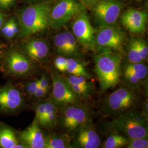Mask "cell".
<instances>
[{
  "label": "cell",
  "instance_id": "obj_12",
  "mask_svg": "<svg viewBox=\"0 0 148 148\" xmlns=\"http://www.w3.org/2000/svg\"><path fill=\"white\" fill-rule=\"evenodd\" d=\"M54 45L60 56L76 59L81 56L79 43L71 32L65 31L57 34L54 38Z\"/></svg>",
  "mask_w": 148,
  "mask_h": 148
},
{
  "label": "cell",
  "instance_id": "obj_21",
  "mask_svg": "<svg viewBox=\"0 0 148 148\" xmlns=\"http://www.w3.org/2000/svg\"><path fill=\"white\" fill-rule=\"evenodd\" d=\"M65 73L74 76H84L90 79L92 78L85 64L80 62L79 59L67 58Z\"/></svg>",
  "mask_w": 148,
  "mask_h": 148
},
{
  "label": "cell",
  "instance_id": "obj_38",
  "mask_svg": "<svg viewBox=\"0 0 148 148\" xmlns=\"http://www.w3.org/2000/svg\"><path fill=\"white\" fill-rule=\"evenodd\" d=\"M30 1H38V0H30Z\"/></svg>",
  "mask_w": 148,
  "mask_h": 148
},
{
  "label": "cell",
  "instance_id": "obj_23",
  "mask_svg": "<svg viewBox=\"0 0 148 148\" xmlns=\"http://www.w3.org/2000/svg\"><path fill=\"white\" fill-rule=\"evenodd\" d=\"M128 143V139L122 134L113 132L106 138L101 145L103 148H120L126 147Z\"/></svg>",
  "mask_w": 148,
  "mask_h": 148
},
{
  "label": "cell",
  "instance_id": "obj_37",
  "mask_svg": "<svg viewBox=\"0 0 148 148\" xmlns=\"http://www.w3.org/2000/svg\"><path fill=\"white\" fill-rule=\"evenodd\" d=\"M3 22H4V16L3 14H2L0 12V29L3 25Z\"/></svg>",
  "mask_w": 148,
  "mask_h": 148
},
{
  "label": "cell",
  "instance_id": "obj_33",
  "mask_svg": "<svg viewBox=\"0 0 148 148\" xmlns=\"http://www.w3.org/2000/svg\"><path fill=\"white\" fill-rule=\"evenodd\" d=\"M48 92V90L38 86L33 97H34L36 98H42L47 95Z\"/></svg>",
  "mask_w": 148,
  "mask_h": 148
},
{
  "label": "cell",
  "instance_id": "obj_10",
  "mask_svg": "<svg viewBox=\"0 0 148 148\" xmlns=\"http://www.w3.org/2000/svg\"><path fill=\"white\" fill-rule=\"evenodd\" d=\"M51 76L52 85V99L59 109L70 104L81 103V100L75 95L63 76L54 73H52Z\"/></svg>",
  "mask_w": 148,
  "mask_h": 148
},
{
  "label": "cell",
  "instance_id": "obj_4",
  "mask_svg": "<svg viewBox=\"0 0 148 148\" xmlns=\"http://www.w3.org/2000/svg\"><path fill=\"white\" fill-rule=\"evenodd\" d=\"M51 7L43 2L27 7L19 15V36L24 38L41 32L49 26Z\"/></svg>",
  "mask_w": 148,
  "mask_h": 148
},
{
  "label": "cell",
  "instance_id": "obj_26",
  "mask_svg": "<svg viewBox=\"0 0 148 148\" xmlns=\"http://www.w3.org/2000/svg\"><path fill=\"white\" fill-rule=\"evenodd\" d=\"M125 148H148V138H137L128 139V143Z\"/></svg>",
  "mask_w": 148,
  "mask_h": 148
},
{
  "label": "cell",
  "instance_id": "obj_35",
  "mask_svg": "<svg viewBox=\"0 0 148 148\" xmlns=\"http://www.w3.org/2000/svg\"><path fill=\"white\" fill-rule=\"evenodd\" d=\"M11 23H12V19L9 21H7L5 24L1 27V33L5 37L7 36V34L10 32L11 27Z\"/></svg>",
  "mask_w": 148,
  "mask_h": 148
},
{
  "label": "cell",
  "instance_id": "obj_31",
  "mask_svg": "<svg viewBox=\"0 0 148 148\" xmlns=\"http://www.w3.org/2000/svg\"><path fill=\"white\" fill-rule=\"evenodd\" d=\"M19 27L16 23V21L14 19H12V23H11V27L10 32L7 34L6 38H11L12 37L15 36L19 32Z\"/></svg>",
  "mask_w": 148,
  "mask_h": 148
},
{
  "label": "cell",
  "instance_id": "obj_3",
  "mask_svg": "<svg viewBox=\"0 0 148 148\" xmlns=\"http://www.w3.org/2000/svg\"><path fill=\"white\" fill-rule=\"evenodd\" d=\"M148 116L134 109L114 118L109 127L113 132L132 139L148 137Z\"/></svg>",
  "mask_w": 148,
  "mask_h": 148
},
{
  "label": "cell",
  "instance_id": "obj_5",
  "mask_svg": "<svg viewBox=\"0 0 148 148\" xmlns=\"http://www.w3.org/2000/svg\"><path fill=\"white\" fill-rule=\"evenodd\" d=\"M59 111L57 126L62 132L71 137L79 128L91 121L89 109L81 103L64 106Z\"/></svg>",
  "mask_w": 148,
  "mask_h": 148
},
{
  "label": "cell",
  "instance_id": "obj_29",
  "mask_svg": "<svg viewBox=\"0 0 148 148\" xmlns=\"http://www.w3.org/2000/svg\"><path fill=\"white\" fill-rule=\"evenodd\" d=\"M67 58L62 56H58L54 60V65L56 69L61 73H65Z\"/></svg>",
  "mask_w": 148,
  "mask_h": 148
},
{
  "label": "cell",
  "instance_id": "obj_9",
  "mask_svg": "<svg viewBox=\"0 0 148 148\" xmlns=\"http://www.w3.org/2000/svg\"><path fill=\"white\" fill-rule=\"evenodd\" d=\"M72 30L79 44L88 50L94 51L95 30L91 25L88 16L84 11L76 16Z\"/></svg>",
  "mask_w": 148,
  "mask_h": 148
},
{
  "label": "cell",
  "instance_id": "obj_27",
  "mask_svg": "<svg viewBox=\"0 0 148 148\" xmlns=\"http://www.w3.org/2000/svg\"><path fill=\"white\" fill-rule=\"evenodd\" d=\"M140 56L144 62L148 58V46L147 42L142 38H135Z\"/></svg>",
  "mask_w": 148,
  "mask_h": 148
},
{
  "label": "cell",
  "instance_id": "obj_17",
  "mask_svg": "<svg viewBox=\"0 0 148 148\" xmlns=\"http://www.w3.org/2000/svg\"><path fill=\"white\" fill-rule=\"evenodd\" d=\"M24 49L29 58L37 62L44 60L49 53L47 43L37 38L32 39L25 43Z\"/></svg>",
  "mask_w": 148,
  "mask_h": 148
},
{
  "label": "cell",
  "instance_id": "obj_24",
  "mask_svg": "<svg viewBox=\"0 0 148 148\" xmlns=\"http://www.w3.org/2000/svg\"><path fill=\"white\" fill-rule=\"evenodd\" d=\"M121 82L126 87L133 89H138L144 81L134 74L121 71Z\"/></svg>",
  "mask_w": 148,
  "mask_h": 148
},
{
  "label": "cell",
  "instance_id": "obj_14",
  "mask_svg": "<svg viewBox=\"0 0 148 148\" xmlns=\"http://www.w3.org/2000/svg\"><path fill=\"white\" fill-rule=\"evenodd\" d=\"M18 139L25 148H45V135L35 120L19 133Z\"/></svg>",
  "mask_w": 148,
  "mask_h": 148
},
{
  "label": "cell",
  "instance_id": "obj_7",
  "mask_svg": "<svg viewBox=\"0 0 148 148\" xmlns=\"http://www.w3.org/2000/svg\"><path fill=\"white\" fill-rule=\"evenodd\" d=\"M82 11V6L75 0H59L51 10L49 26L59 29Z\"/></svg>",
  "mask_w": 148,
  "mask_h": 148
},
{
  "label": "cell",
  "instance_id": "obj_8",
  "mask_svg": "<svg viewBox=\"0 0 148 148\" xmlns=\"http://www.w3.org/2000/svg\"><path fill=\"white\" fill-rule=\"evenodd\" d=\"M121 10L122 4L119 0H99L93 8L95 21L100 27H113Z\"/></svg>",
  "mask_w": 148,
  "mask_h": 148
},
{
  "label": "cell",
  "instance_id": "obj_6",
  "mask_svg": "<svg viewBox=\"0 0 148 148\" xmlns=\"http://www.w3.org/2000/svg\"><path fill=\"white\" fill-rule=\"evenodd\" d=\"M125 35L120 29L114 27H100L95 31V49L97 53L117 52L121 49Z\"/></svg>",
  "mask_w": 148,
  "mask_h": 148
},
{
  "label": "cell",
  "instance_id": "obj_20",
  "mask_svg": "<svg viewBox=\"0 0 148 148\" xmlns=\"http://www.w3.org/2000/svg\"><path fill=\"white\" fill-rule=\"evenodd\" d=\"M72 137L61 133H53L45 136V148H71Z\"/></svg>",
  "mask_w": 148,
  "mask_h": 148
},
{
  "label": "cell",
  "instance_id": "obj_2",
  "mask_svg": "<svg viewBox=\"0 0 148 148\" xmlns=\"http://www.w3.org/2000/svg\"><path fill=\"white\" fill-rule=\"evenodd\" d=\"M93 60L101 93L116 87L120 82L122 58L120 54L112 52L97 53Z\"/></svg>",
  "mask_w": 148,
  "mask_h": 148
},
{
  "label": "cell",
  "instance_id": "obj_30",
  "mask_svg": "<svg viewBox=\"0 0 148 148\" xmlns=\"http://www.w3.org/2000/svg\"><path fill=\"white\" fill-rule=\"evenodd\" d=\"M38 87V80L37 79L28 83L26 85L25 90H27V93L29 95L33 96Z\"/></svg>",
  "mask_w": 148,
  "mask_h": 148
},
{
  "label": "cell",
  "instance_id": "obj_25",
  "mask_svg": "<svg viewBox=\"0 0 148 148\" xmlns=\"http://www.w3.org/2000/svg\"><path fill=\"white\" fill-rule=\"evenodd\" d=\"M127 62L130 63H144L138 49L136 39L133 38L128 45L127 52Z\"/></svg>",
  "mask_w": 148,
  "mask_h": 148
},
{
  "label": "cell",
  "instance_id": "obj_32",
  "mask_svg": "<svg viewBox=\"0 0 148 148\" xmlns=\"http://www.w3.org/2000/svg\"><path fill=\"white\" fill-rule=\"evenodd\" d=\"M37 80L39 87L49 90L50 88V82L47 75H43L39 79H37Z\"/></svg>",
  "mask_w": 148,
  "mask_h": 148
},
{
  "label": "cell",
  "instance_id": "obj_15",
  "mask_svg": "<svg viewBox=\"0 0 148 148\" xmlns=\"http://www.w3.org/2000/svg\"><path fill=\"white\" fill-rule=\"evenodd\" d=\"M121 21L123 25L131 33H142L147 27L148 13L146 11L128 10L122 14Z\"/></svg>",
  "mask_w": 148,
  "mask_h": 148
},
{
  "label": "cell",
  "instance_id": "obj_28",
  "mask_svg": "<svg viewBox=\"0 0 148 148\" xmlns=\"http://www.w3.org/2000/svg\"><path fill=\"white\" fill-rule=\"evenodd\" d=\"M35 120L37 121L40 126H41V123L44 119L45 111H46V101L40 102L37 104V106H35Z\"/></svg>",
  "mask_w": 148,
  "mask_h": 148
},
{
  "label": "cell",
  "instance_id": "obj_11",
  "mask_svg": "<svg viewBox=\"0 0 148 148\" xmlns=\"http://www.w3.org/2000/svg\"><path fill=\"white\" fill-rule=\"evenodd\" d=\"M72 148H98L101 146V139L92 122L79 128L72 136Z\"/></svg>",
  "mask_w": 148,
  "mask_h": 148
},
{
  "label": "cell",
  "instance_id": "obj_22",
  "mask_svg": "<svg viewBox=\"0 0 148 148\" xmlns=\"http://www.w3.org/2000/svg\"><path fill=\"white\" fill-rule=\"evenodd\" d=\"M121 71L134 74L143 81L148 77V66L144 63H130L122 60Z\"/></svg>",
  "mask_w": 148,
  "mask_h": 148
},
{
  "label": "cell",
  "instance_id": "obj_13",
  "mask_svg": "<svg viewBox=\"0 0 148 148\" xmlns=\"http://www.w3.org/2000/svg\"><path fill=\"white\" fill-rule=\"evenodd\" d=\"M24 102L23 95L14 86L8 85L0 88V111L7 113L18 111Z\"/></svg>",
  "mask_w": 148,
  "mask_h": 148
},
{
  "label": "cell",
  "instance_id": "obj_18",
  "mask_svg": "<svg viewBox=\"0 0 148 148\" xmlns=\"http://www.w3.org/2000/svg\"><path fill=\"white\" fill-rule=\"evenodd\" d=\"M0 148H24L12 128L0 123Z\"/></svg>",
  "mask_w": 148,
  "mask_h": 148
},
{
  "label": "cell",
  "instance_id": "obj_1",
  "mask_svg": "<svg viewBox=\"0 0 148 148\" xmlns=\"http://www.w3.org/2000/svg\"><path fill=\"white\" fill-rule=\"evenodd\" d=\"M140 97L137 89L121 86L107 95L100 106L101 116L115 118L127 111L136 109Z\"/></svg>",
  "mask_w": 148,
  "mask_h": 148
},
{
  "label": "cell",
  "instance_id": "obj_19",
  "mask_svg": "<svg viewBox=\"0 0 148 148\" xmlns=\"http://www.w3.org/2000/svg\"><path fill=\"white\" fill-rule=\"evenodd\" d=\"M59 108L52 98L46 101V111L40 127L52 130L57 126Z\"/></svg>",
  "mask_w": 148,
  "mask_h": 148
},
{
  "label": "cell",
  "instance_id": "obj_34",
  "mask_svg": "<svg viewBox=\"0 0 148 148\" xmlns=\"http://www.w3.org/2000/svg\"><path fill=\"white\" fill-rule=\"evenodd\" d=\"M16 0H0V8L2 10L8 9L15 3Z\"/></svg>",
  "mask_w": 148,
  "mask_h": 148
},
{
  "label": "cell",
  "instance_id": "obj_36",
  "mask_svg": "<svg viewBox=\"0 0 148 148\" xmlns=\"http://www.w3.org/2000/svg\"><path fill=\"white\" fill-rule=\"evenodd\" d=\"M85 5L88 6L95 5V3L99 0H80Z\"/></svg>",
  "mask_w": 148,
  "mask_h": 148
},
{
  "label": "cell",
  "instance_id": "obj_16",
  "mask_svg": "<svg viewBox=\"0 0 148 148\" xmlns=\"http://www.w3.org/2000/svg\"><path fill=\"white\" fill-rule=\"evenodd\" d=\"M7 67L11 74L23 76L30 72L32 64L26 56L18 51H13L7 56Z\"/></svg>",
  "mask_w": 148,
  "mask_h": 148
}]
</instances>
